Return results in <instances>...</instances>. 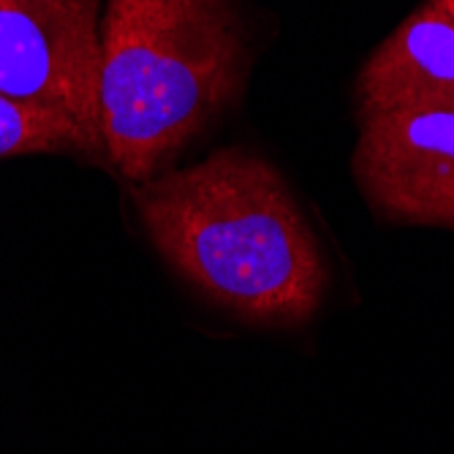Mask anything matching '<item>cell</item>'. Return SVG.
I'll use <instances>...</instances> for the list:
<instances>
[{"label":"cell","mask_w":454,"mask_h":454,"mask_svg":"<svg viewBox=\"0 0 454 454\" xmlns=\"http://www.w3.org/2000/svg\"><path fill=\"white\" fill-rule=\"evenodd\" d=\"M134 201L160 259L237 318L288 326L318 310L321 245L267 158L223 147L142 183Z\"/></svg>","instance_id":"1"},{"label":"cell","mask_w":454,"mask_h":454,"mask_svg":"<svg viewBox=\"0 0 454 454\" xmlns=\"http://www.w3.org/2000/svg\"><path fill=\"white\" fill-rule=\"evenodd\" d=\"M245 41L226 0H109L98 134L112 167L147 180L231 104Z\"/></svg>","instance_id":"2"},{"label":"cell","mask_w":454,"mask_h":454,"mask_svg":"<svg viewBox=\"0 0 454 454\" xmlns=\"http://www.w3.org/2000/svg\"><path fill=\"white\" fill-rule=\"evenodd\" d=\"M98 0H0V93L55 109L101 147Z\"/></svg>","instance_id":"3"},{"label":"cell","mask_w":454,"mask_h":454,"mask_svg":"<svg viewBox=\"0 0 454 454\" xmlns=\"http://www.w3.org/2000/svg\"><path fill=\"white\" fill-rule=\"evenodd\" d=\"M351 169L376 213L454 229V106L359 120Z\"/></svg>","instance_id":"4"},{"label":"cell","mask_w":454,"mask_h":454,"mask_svg":"<svg viewBox=\"0 0 454 454\" xmlns=\"http://www.w3.org/2000/svg\"><path fill=\"white\" fill-rule=\"evenodd\" d=\"M427 106H454V20L438 0L405 17L356 76L359 120Z\"/></svg>","instance_id":"5"},{"label":"cell","mask_w":454,"mask_h":454,"mask_svg":"<svg viewBox=\"0 0 454 454\" xmlns=\"http://www.w3.org/2000/svg\"><path fill=\"white\" fill-rule=\"evenodd\" d=\"M90 150L96 145L71 117L0 93V158Z\"/></svg>","instance_id":"6"},{"label":"cell","mask_w":454,"mask_h":454,"mask_svg":"<svg viewBox=\"0 0 454 454\" xmlns=\"http://www.w3.org/2000/svg\"><path fill=\"white\" fill-rule=\"evenodd\" d=\"M438 4H441V9L454 20V0H438Z\"/></svg>","instance_id":"7"}]
</instances>
